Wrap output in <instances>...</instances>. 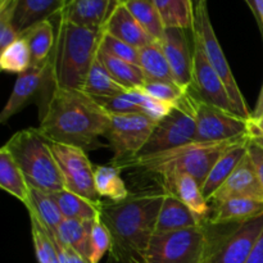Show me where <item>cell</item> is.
<instances>
[{"label":"cell","instance_id":"4dcf8cb0","mask_svg":"<svg viewBox=\"0 0 263 263\" xmlns=\"http://www.w3.org/2000/svg\"><path fill=\"white\" fill-rule=\"evenodd\" d=\"M161 14L166 28L192 31L194 23V5L192 0H152Z\"/></svg>","mask_w":263,"mask_h":263},{"label":"cell","instance_id":"60d3db41","mask_svg":"<svg viewBox=\"0 0 263 263\" xmlns=\"http://www.w3.org/2000/svg\"><path fill=\"white\" fill-rule=\"evenodd\" d=\"M109 115H133V113H143L140 107L134 102L128 90L115 95V97L94 98Z\"/></svg>","mask_w":263,"mask_h":263},{"label":"cell","instance_id":"30bf717a","mask_svg":"<svg viewBox=\"0 0 263 263\" xmlns=\"http://www.w3.org/2000/svg\"><path fill=\"white\" fill-rule=\"evenodd\" d=\"M50 145L63 176L64 187L95 204H102L103 200L95 186V168L86 151L51 141Z\"/></svg>","mask_w":263,"mask_h":263},{"label":"cell","instance_id":"7bdbcfd3","mask_svg":"<svg viewBox=\"0 0 263 263\" xmlns=\"http://www.w3.org/2000/svg\"><path fill=\"white\" fill-rule=\"evenodd\" d=\"M248 154L249 157H251L253 164L256 166L257 174H258L259 181H261L263 187V149L261 146L256 145V144L252 143V141L249 140Z\"/></svg>","mask_w":263,"mask_h":263},{"label":"cell","instance_id":"f35d334b","mask_svg":"<svg viewBox=\"0 0 263 263\" xmlns=\"http://www.w3.org/2000/svg\"><path fill=\"white\" fill-rule=\"evenodd\" d=\"M110 234L105 223L102 221V217L94 220L91 228V236H90V263H99L105 253H109Z\"/></svg>","mask_w":263,"mask_h":263},{"label":"cell","instance_id":"7c38bea8","mask_svg":"<svg viewBox=\"0 0 263 263\" xmlns=\"http://www.w3.org/2000/svg\"><path fill=\"white\" fill-rule=\"evenodd\" d=\"M263 230V215L238 223L234 230L213 240L203 263H246Z\"/></svg>","mask_w":263,"mask_h":263},{"label":"cell","instance_id":"d4e9b609","mask_svg":"<svg viewBox=\"0 0 263 263\" xmlns=\"http://www.w3.org/2000/svg\"><path fill=\"white\" fill-rule=\"evenodd\" d=\"M94 221L66 220L64 218L55 233V238L66 248L90 262V236Z\"/></svg>","mask_w":263,"mask_h":263},{"label":"cell","instance_id":"836d02e7","mask_svg":"<svg viewBox=\"0 0 263 263\" xmlns=\"http://www.w3.org/2000/svg\"><path fill=\"white\" fill-rule=\"evenodd\" d=\"M127 89L118 84L112 74L108 72L104 64L100 62V59L95 58L89 73H87L86 81H85L82 91L86 92L91 98H104V97H115L121 94Z\"/></svg>","mask_w":263,"mask_h":263},{"label":"cell","instance_id":"7a4b0ae2","mask_svg":"<svg viewBox=\"0 0 263 263\" xmlns=\"http://www.w3.org/2000/svg\"><path fill=\"white\" fill-rule=\"evenodd\" d=\"M110 115L82 90L54 86L40 115V133L51 143L84 151L100 146L109 127Z\"/></svg>","mask_w":263,"mask_h":263},{"label":"cell","instance_id":"ffe728a7","mask_svg":"<svg viewBox=\"0 0 263 263\" xmlns=\"http://www.w3.org/2000/svg\"><path fill=\"white\" fill-rule=\"evenodd\" d=\"M162 186L166 192L179 198L200 222H207L210 218V205L203 195L202 186L194 177L190 175H176L162 180Z\"/></svg>","mask_w":263,"mask_h":263},{"label":"cell","instance_id":"d590c367","mask_svg":"<svg viewBox=\"0 0 263 263\" xmlns=\"http://www.w3.org/2000/svg\"><path fill=\"white\" fill-rule=\"evenodd\" d=\"M31 234L39 263H59L58 248L53 234L49 233L35 217L30 216Z\"/></svg>","mask_w":263,"mask_h":263},{"label":"cell","instance_id":"484cf974","mask_svg":"<svg viewBox=\"0 0 263 263\" xmlns=\"http://www.w3.org/2000/svg\"><path fill=\"white\" fill-rule=\"evenodd\" d=\"M30 216L35 217L50 234L55 235L59 225L64 220L55 199L51 193L43 192L31 187L30 189V202L26 207Z\"/></svg>","mask_w":263,"mask_h":263},{"label":"cell","instance_id":"f546056e","mask_svg":"<svg viewBox=\"0 0 263 263\" xmlns=\"http://www.w3.org/2000/svg\"><path fill=\"white\" fill-rule=\"evenodd\" d=\"M98 58L100 59L105 68L108 69L113 79L122 85L125 89H139L145 82V76H144L143 69L139 64L131 63V62L123 61V59L116 58L110 54L98 49Z\"/></svg>","mask_w":263,"mask_h":263},{"label":"cell","instance_id":"5b68a950","mask_svg":"<svg viewBox=\"0 0 263 263\" xmlns=\"http://www.w3.org/2000/svg\"><path fill=\"white\" fill-rule=\"evenodd\" d=\"M4 146L10 152L30 187L46 193L66 189L62 172L51 152L50 141L39 128L17 131Z\"/></svg>","mask_w":263,"mask_h":263},{"label":"cell","instance_id":"3957f363","mask_svg":"<svg viewBox=\"0 0 263 263\" xmlns=\"http://www.w3.org/2000/svg\"><path fill=\"white\" fill-rule=\"evenodd\" d=\"M102 30L82 27L59 17L54 49L53 81L61 89L82 90L97 58Z\"/></svg>","mask_w":263,"mask_h":263},{"label":"cell","instance_id":"f6af8a7d","mask_svg":"<svg viewBox=\"0 0 263 263\" xmlns=\"http://www.w3.org/2000/svg\"><path fill=\"white\" fill-rule=\"evenodd\" d=\"M248 136L249 139L263 136V117L261 118H249L248 120Z\"/></svg>","mask_w":263,"mask_h":263},{"label":"cell","instance_id":"4316f807","mask_svg":"<svg viewBox=\"0 0 263 263\" xmlns=\"http://www.w3.org/2000/svg\"><path fill=\"white\" fill-rule=\"evenodd\" d=\"M26 39L31 51L33 64H40L51 58V51L55 49L57 37L50 20L41 21L21 33Z\"/></svg>","mask_w":263,"mask_h":263},{"label":"cell","instance_id":"1f68e13d","mask_svg":"<svg viewBox=\"0 0 263 263\" xmlns=\"http://www.w3.org/2000/svg\"><path fill=\"white\" fill-rule=\"evenodd\" d=\"M122 3L149 36L157 43H162L166 27L154 3L152 0H122Z\"/></svg>","mask_w":263,"mask_h":263},{"label":"cell","instance_id":"8992f818","mask_svg":"<svg viewBox=\"0 0 263 263\" xmlns=\"http://www.w3.org/2000/svg\"><path fill=\"white\" fill-rule=\"evenodd\" d=\"M211 244L205 225L158 234L152 238L145 263H203Z\"/></svg>","mask_w":263,"mask_h":263},{"label":"cell","instance_id":"816d5d0a","mask_svg":"<svg viewBox=\"0 0 263 263\" xmlns=\"http://www.w3.org/2000/svg\"><path fill=\"white\" fill-rule=\"evenodd\" d=\"M249 140H251L252 143L256 144V145L261 146V148L263 149V136H258V138H252V139H249Z\"/></svg>","mask_w":263,"mask_h":263},{"label":"cell","instance_id":"c3c4849f","mask_svg":"<svg viewBox=\"0 0 263 263\" xmlns=\"http://www.w3.org/2000/svg\"><path fill=\"white\" fill-rule=\"evenodd\" d=\"M15 0H0V12H7L12 8Z\"/></svg>","mask_w":263,"mask_h":263},{"label":"cell","instance_id":"ab89813d","mask_svg":"<svg viewBox=\"0 0 263 263\" xmlns=\"http://www.w3.org/2000/svg\"><path fill=\"white\" fill-rule=\"evenodd\" d=\"M100 50L116 57V58L123 59V61L131 62V63L139 64V49L130 44L121 41L108 33L103 32L99 44Z\"/></svg>","mask_w":263,"mask_h":263},{"label":"cell","instance_id":"cb8c5ba5","mask_svg":"<svg viewBox=\"0 0 263 263\" xmlns=\"http://www.w3.org/2000/svg\"><path fill=\"white\" fill-rule=\"evenodd\" d=\"M0 187L27 207L31 187L10 152L4 145L0 149Z\"/></svg>","mask_w":263,"mask_h":263},{"label":"cell","instance_id":"db71d44e","mask_svg":"<svg viewBox=\"0 0 263 263\" xmlns=\"http://www.w3.org/2000/svg\"><path fill=\"white\" fill-rule=\"evenodd\" d=\"M68 2H69V0H68Z\"/></svg>","mask_w":263,"mask_h":263},{"label":"cell","instance_id":"83f0119b","mask_svg":"<svg viewBox=\"0 0 263 263\" xmlns=\"http://www.w3.org/2000/svg\"><path fill=\"white\" fill-rule=\"evenodd\" d=\"M139 66L143 69L145 80L175 82L171 67L161 43L154 41L139 49Z\"/></svg>","mask_w":263,"mask_h":263},{"label":"cell","instance_id":"2e32d148","mask_svg":"<svg viewBox=\"0 0 263 263\" xmlns=\"http://www.w3.org/2000/svg\"><path fill=\"white\" fill-rule=\"evenodd\" d=\"M233 198H252V199L263 200L262 184L248 151L235 171L213 194L211 202L217 204Z\"/></svg>","mask_w":263,"mask_h":263},{"label":"cell","instance_id":"ac0fdd59","mask_svg":"<svg viewBox=\"0 0 263 263\" xmlns=\"http://www.w3.org/2000/svg\"><path fill=\"white\" fill-rule=\"evenodd\" d=\"M120 2L122 0H69L59 17L77 26L102 30Z\"/></svg>","mask_w":263,"mask_h":263},{"label":"cell","instance_id":"9a60e30c","mask_svg":"<svg viewBox=\"0 0 263 263\" xmlns=\"http://www.w3.org/2000/svg\"><path fill=\"white\" fill-rule=\"evenodd\" d=\"M186 30L166 28L161 45L167 57L175 82L185 90L193 86V49Z\"/></svg>","mask_w":263,"mask_h":263},{"label":"cell","instance_id":"ba28073f","mask_svg":"<svg viewBox=\"0 0 263 263\" xmlns=\"http://www.w3.org/2000/svg\"><path fill=\"white\" fill-rule=\"evenodd\" d=\"M195 134L194 95L189 91L175 105L170 115L157 122L148 143L138 157L153 156L194 143Z\"/></svg>","mask_w":263,"mask_h":263},{"label":"cell","instance_id":"8d00e7d4","mask_svg":"<svg viewBox=\"0 0 263 263\" xmlns=\"http://www.w3.org/2000/svg\"><path fill=\"white\" fill-rule=\"evenodd\" d=\"M139 89L153 97L154 99L170 103V104H177L190 91V90L180 87L176 82L151 81V80H145L143 86L139 87Z\"/></svg>","mask_w":263,"mask_h":263},{"label":"cell","instance_id":"f5cc1de1","mask_svg":"<svg viewBox=\"0 0 263 263\" xmlns=\"http://www.w3.org/2000/svg\"><path fill=\"white\" fill-rule=\"evenodd\" d=\"M193 2V5H194V8L199 7L200 4H203V3H207V0H192Z\"/></svg>","mask_w":263,"mask_h":263},{"label":"cell","instance_id":"681fc988","mask_svg":"<svg viewBox=\"0 0 263 263\" xmlns=\"http://www.w3.org/2000/svg\"><path fill=\"white\" fill-rule=\"evenodd\" d=\"M244 2L248 4V7L251 8L252 13H253V15L256 17V20L258 21V13H257V7H256V0H244Z\"/></svg>","mask_w":263,"mask_h":263},{"label":"cell","instance_id":"277c9868","mask_svg":"<svg viewBox=\"0 0 263 263\" xmlns=\"http://www.w3.org/2000/svg\"><path fill=\"white\" fill-rule=\"evenodd\" d=\"M249 139L248 135L233 139V140L217 141V143H194L163 153L153 154L148 157H138L126 162L121 166L138 167L146 174L156 175L162 180L176 175H190L194 177L200 186L210 175L221 156L233 146Z\"/></svg>","mask_w":263,"mask_h":263},{"label":"cell","instance_id":"7402d4cb","mask_svg":"<svg viewBox=\"0 0 263 263\" xmlns=\"http://www.w3.org/2000/svg\"><path fill=\"white\" fill-rule=\"evenodd\" d=\"M263 215V200L252 198H233L215 204L207 222L210 225L241 223Z\"/></svg>","mask_w":263,"mask_h":263},{"label":"cell","instance_id":"ee69618b","mask_svg":"<svg viewBox=\"0 0 263 263\" xmlns=\"http://www.w3.org/2000/svg\"><path fill=\"white\" fill-rule=\"evenodd\" d=\"M246 263H263V230Z\"/></svg>","mask_w":263,"mask_h":263},{"label":"cell","instance_id":"f907efd6","mask_svg":"<svg viewBox=\"0 0 263 263\" xmlns=\"http://www.w3.org/2000/svg\"><path fill=\"white\" fill-rule=\"evenodd\" d=\"M69 252H71L72 261H73V263H90V262H87L86 259L82 258L81 256H79V254H77V253H74L73 251H71V249H69Z\"/></svg>","mask_w":263,"mask_h":263},{"label":"cell","instance_id":"d6986e66","mask_svg":"<svg viewBox=\"0 0 263 263\" xmlns=\"http://www.w3.org/2000/svg\"><path fill=\"white\" fill-rule=\"evenodd\" d=\"M103 32L121 41H125L138 49L154 43L153 39L141 27L140 23L136 21V18L131 14L122 2L118 3L110 13L107 22L103 26Z\"/></svg>","mask_w":263,"mask_h":263},{"label":"cell","instance_id":"8fae6325","mask_svg":"<svg viewBox=\"0 0 263 263\" xmlns=\"http://www.w3.org/2000/svg\"><path fill=\"white\" fill-rule=\"evenodd\" d=\"M197 143H217L248 135V120L194 97Z\"/></svg>","mask_w":263,"mask_h":263},{"label":"cell","instance_id":"9c48e42d","mask_svg":"<svg viewBox=\"0 0 263 263\" xmlns=\"http://www.w3.org/2000/svg\"><path fill=\"white\" fill-rule=\"evenodd\" d=\"M157 122L143 113L110 115L109 127L104 138L112 148L113 166L121 167L136 158L156 127Z\"/></svg>","mask_w":263,"mask_h":263},{"label":"cell","instance_id":"b9f144b4","mask_svg":"<svg viewBox=\"0 0 263 263\" xmlns=\"http://www.w3.org/2000/svg\"><path fill=\"white\" fill-rule=\"evenodd\" d=\"M20 33L13 26L9 15L0 14V51L20 39Z\"/></svg>","mask_w":263,"mask_h":263},{"label":"cell","instance_id":"f1b7e54d","mask_svg":"<svg viewBox=\"0 0 263 263\" xmlns=\"http://www.w3.org/2000/svg\"><path fill=\"white\" fill-rule=\"evenodd\" d=\"M51 195L66 220L94 221L100 217L102 204H95L67 189L51 193Z\"/></svg>","mask_w":263,"mask_h":263},{"label":"cell","instance_id":"4fadbf2b","mask_svg":"<svg viewBox=\"0 0 263 263\" xmlns=\"http://www.w3.org/2000/svg\"><path fill=\"white\" fill-rule=\"evenodd\" d=\"M198 98L211 105L221 108L229 113L239 116L225 84L213 69L200 46L194 43L193 48V86ZM240 117V116H239ZM243 118V117H241Z\"/></svg>","mask_w":263,"mask_h":263},{"label":"cell","instance_id":"d6a6232c","mask_svg":"<svg viewBox=\"0 0 263 263\" xmlns=\"http://www.w3.org/2000/svg\"><path fill=\"white\" fill-rule=\"evenodd\" d=\"M122 168L118 166L95 167V186L100 198H107L110 202H122L128 198L130 192L121 177Z\"/></svg>","mask_w":263,"mask_h":263},{"label":"cell","instance_id":"e575fe53","mask_svg":"<svg viewBox=\"0 0 263 263\" xmlns=\"http://www.w3.org/2000/svg\"><path fill=\"white\" fill-rule=\"evenodd\" d=\"M32 66L30 46L23 36L10 44L0 54V67L8 73H23Z\"/></svg>","mask_w":263,"mask_h":263},{"label":"cell","instance_id":"44dd1931","mask_svg":"<svg viewBox=\"0 0 263 263\" xmlns=\"http://www.w3.org/2000/svg\"><path fill=\"white\" fill-rule=\"evenodd\" d=\"M205 225L202 223L194 213L171 193L166 192L164 199L159 208L158 217L156 222V234H166L171 231L184 230V229L195 228V226Z\"/></svg>","mask_w":263,"mask_h":263},{"label":"cell","instance_id":"6da1fadb","mask_svg":"<svg viewBox=\"0 0 263 263\" xmlns=\"http://www.w3.org/2000/svg\"><path fill=\"white\" fill-rule=\"evenodd\" d=\"M164 195L163 186L146 187L122 202L102 203L100 217L112 240L108 263H145Z\"/></svg>","mask_w":263,"mask_h":263},{"label":"cell","instance_id":"52a82bcc","mask_svg":"<svg viewBox=\"0 0 263 263\" xmlns=\"http://www.w3.org/2000/svg\"><path fill=\"white\" fill-rule=\"evenodd\" d=\"M192 32L194 43L200 46L205 58L208 59L211 66L213 67V69L217 72L218 76L225 84L226 90L235 104L239 116L249 120L252 117V110L249 109L248 104L241 94L240 87L238 86V82L231 72L230 64H229L222 48L218 43L212 22H211L207 3H203L199 7L194 8V23H193Z\"/></svg>","mask_w":263,"mask_h":263},{"label":"cell","instance_id":"74e56055","mask_svg":"<svg viewBox=\"0 0 263 263\" xmlns=\"http://www.w3.org/2000/svg\"><path fill=\"white\" fill-rule=\"evenodd\" d=\"M128 92H130L134 102L140 107L143 115L148 116L149 118H152L156 122H159L162 118L170 115L171 110L175 108V105H176L170 104V103L166 102H161L158 99H154L153 97L144 92L141 89H131L128 90Z\"/></svg>","mask_w":263,"mask_h":263},{"label":"cell","instance_id":"e0dca14e","mask_svg":"<svg viewBox=\"0 0 263 263\" xmlns=\"http://www.w3.org/2000/svg\"><path fill=\"white\" fill-rule=\"evenodd\" d=\"M68 0H15L7 12L0 14L9 15L17 32H25L27 28L41 21L50 20L53 15H61Z\"/></svg>","mask_w":263,"mask_h":263},{"label":"cell","instance_id":"5bb4252c","mask_svg":"<svg viewBox=\"0 0 263 263\" xmlns=\"http://www.w3.org/2000/svg\"><path fill=\"white\" fill-rule=\"evenodd\" d=\"M54 54L50 59L40 64H33L27 71L18 74L13 91L8 99L7 104L0 113V122L5 123L8 120L17 115L31 100L41 92L44 85L48 80H53Z\"/></svg>","mask_w":263,"mask_h":263},{"label":"cell","instance_id":"bcb514c9","mask_svg":"<svg viewBox=\"0 0 263 263\" xmlns=\"http://www.w3.org/2000/svg\"><path fill=\"white\" fill-rule=\"evenodd\" d=\"M261 117H263V85L261 87V92H259L258 100H257L256 108L252 110V117L251 118H254V120H257V118H261Z\"/></svg>","mask_w":263,"mask_h":263},{"label":"cell","instance_id":"7dc6e473","mask_svg":"<svg viewBox=\"0 0 263 263\" xmlns=\"http://www.w3.org/2000/svg\"><path fill=\"white\" fill-rule=\"evenodd\" d=\"M256 7H257V13H258V25L261 27V31L263 33V0H256Z\"/></svg>","mask_w":263,"mask_h":263},{"label":"cell","instance_id":"603a6c76","mask_svg":"<svg viewBox=\"0 0 263 263\" xmlns=\"http://www.w3.org/2000/svg\"><path fill=\"white\" fill-rule=\"evenodd\" d=\"M248 144L249 139H247V140L239 143L238 145L226 151L218 158L215 166L212 167L210 175H208V177L202 185L203 195H204V198L208 202L212 199L213 194L222 186L223 182L230 177V175L239 166V163H240L241 159L247 154V151H248Z\"/></svg>","mask_w":263,"mask_h":263}]
</instances>
